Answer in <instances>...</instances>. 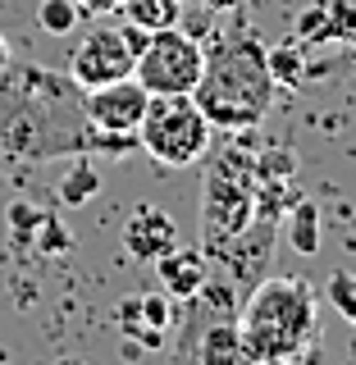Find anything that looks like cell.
<instances>
[{
  "instance_id": "obj_1",
  "label": "cell",
  "mask_w": 356,
  "mask_h": 365,
  "mask_svg": "<svg viewBox=\"0 0 356 365\" xmlns=\"http://www.w3.org/2000/svg\"><path fill=\"white\" fill-rule=\"evenodd\" d=\"M96 151L83 87L41 64L0 73V160H55Z\"/></svg>"
},
{
  "instance_id": "obj_2",
  "label": "cell",
  "mask_w": 356,
  "mask_h": 365,
  "mask_svg": "<svg viewBox=\"0 0 356 365\" xmlns=\"http://www.w3.org/2000/svg\"><path fill=\"white\" fill-rule=\"evenodd\" d=\"M192 101L215 133H247L274 106V78L265 46L251 32H228L224 41L205 46V68L192 87Z\"/></svg>"
},
{
  "instance_id": "obj_3",
  "label": "cell",
  "mask_w": 356,
  "mask_h": 365,
  "mask_svg": "<svg viewBox=\"0 0 356 365\" xmlns=\"http://www.w3.org/2000/svg\"><path fill=\"white\" fill-rule=\"evenodd\" d=\"M256 365H293L297 356L320 342V297L306 279H283L265 274L247 292L243 315H238Z\"/></svg>"
},
{
  "instance_id": "obj_4",
  "label": "cell",
  "mask_w": 356,
  "mask_h": 365,
  "mask_svg": "<svg viewBox=\"0 0 356 365\" xmlns=\"http://www.w3.org/2000/svg\"><path fill=\"white\" fill-rule=\"evenodd\" d=\"M256 220V151L228 146L210 160L201 187V251L215 256Z\"/></svg>"
},
{
  "instance_id": "obj_5",
  "label": "cell",
  "mask_w": 356,
  "mask_h": 365,
  "mask_svg": "<svg viewBox=\"0 0 356 365\" xmlns=\"http://www.w3.org/2000/svg\"><path fill=\"white\" fill-rule=\"evenodd\" d=\"M210 123L197 110L192 96H151L142 123H137V146L165 169H192L210 151Z\"/></svg>"
},
{
  "instance_id": "obj_6",
  "label": "cell",
  "mask_w": 356,
  "mask_h": 365,
  "mask_svg": "<svg viewBox=\"0 0 356 365\" xmlns=\"http://www.w3.org/2000/svg\"><path fill=\"white\" fill-rule=\"evenodd\" d=\"M201 68H205V46L183 23H174V28H160L146 37V46L133 60V78L151 96H192Z\"/></svg>"
},
{
  "instance_id": "obj_7",
  "label": "cell",
  "mask_w": 356,
  "mask_h": 365,
  "mask_svg": "<svg viewBox=\"0 0 356 365\" xmlns=\"http://www.w3.org/2000/svg\"><path fill=\"white\" fill-rule=\"evenodd\" d=\"M133 60L137 55L128 51L119 23H96V28L73 46V55H68V78L83 91H91V87L119 83V78H133Z\"/></svg>"
},
{
  "instance_id": "obj_8",
  "label": "cell",
  "mask_w": 356,
  "mask_h": 365,
  "mask_svg": "<svg viewBox=\"0 0 356 365\" xmlns=\"http://www.w3.org/2000/svg\"><path fill=\"white\" fill-rule=\"evenodd\" d=\"M274 242H279V224L274 220H251L243 233H238L224 251H215L210 260L220 265V279H228L238 292H251L270 274Z\"/></svg>"
},
{
  "instance_id": "obj_9",
  "label": "cell",
  "mask_w": 356,
  "mask_h": 365,
  "mask_svg": "<svg viewBox=\"0 0 356 365\" xmlns=\"http://www.w3.org/2000/svg\"><path fill=\"white\" fill-rule=\"evenodd\" d=\"M146 106H151V91L137 83V78H119V83L83 91L87 123L96 133H133L137 137V123H142Z\"/></svg>"
},
{
  "instance_id": "obj_10",
  "label": "cell",
  "mask_w": 356,
  "mask_h": 365,
  "mask_svg": "<svg viewBox=\"0 0 356 365\" xmlns=\"http://www.w3.org/2000/svg\"><path fill=\"white\" fill-rule=\"evenodd\" d=\"M174 247H178V224L160 205H137L123 220V256L137 260V265H151L156 256H165Z\"/></svg>"
},
{
  "instance_id": "obj_11",
  "label": "cell",
  "mask_w": 356,
  "mask_h": 365,
  "mask_svg": "<svg viewBox=\"0 0 356 365\" xmlns=\"http://www.w3.org/2000/svg\"><path fill=\"white\" fill-rule=\"evenodd\" d=\"M151 265H156L160 288L174 297V302H192L205 288V279H210V256L201 247H174L165 256H156Z\"/></svg>"
},
{
  "instance_id": "obj_12",
  "label": "cell",
  "mask_w": 356,
  "mask_h": 365,
  "mask_svg": "<svg viewBox=\"0 0 356 365\" xmlns=\"http://www.w3.org/2000/svg\"><path fill=\"white\" fill-rule=\"evenodd\" d=\"M192 365H256L238 319H210L201 324L197 347H192Z\"/></svg>"
},
{
  "instance_id": "obj_13",
  "label": "cell",
  "mask_w": 356,
  "mask_h": 365,
  "mask_svg": "<svg viewBox=\"0 0 356 365\" xmlns=\"http://www.w3.org/2000/svg\"><path fill=\"white\" fill-rule=\"evenodd\" d=\"M283 242H288L297 256H306L311 260L315 251H320V210H315V201H306V197H297L288 210H283Z\"/></svg>"
},
{
  "instance_id": "obj_14",
  "label": "cell",
  "mask_w": 356,
  "mask_h": 365,
  "mask_svg": "<svg viewBox=\"0 0 356 365\" xmlns=\"http://www.w3.org/2000/svg\"><path fill=\"white\" fill-rule=\"evenodd\" d=\"M119 14H123V23L160 32V28L183 23V0H119Z\"/></svg>"
},
{
  "instance_id": "obj_15",
  "label": "cell",
  "mask_w": 356,
  "mask_h": 365,
  "mask_svg": "<svg viewBox=\"0 0 356 365\" xmlns=\"http://www.w3.org/2000/svg\"><path fill=\"white\" fill-rule=\"evenodd\" d=\"M265 60H270V78H274V87H306V78H311V64H306V55H302V46H274V51H265Z\"/></svg>"
},
{
  "instance_id": "obj_16",
  "label": "cell",
  "mask_w": 356,
  "mask_h": 365,
  "mask_svg": "<svg viewBox=\"0 0 356 365\" xmlns=\"http://www.w3.org/2000/svg\"><path fill=\"white\" fill-rule=\"evenodd\" d=\"M55 192H60V201L68 205V210H73V205H87L101 192V174L91 169V160H73V165L64 169V178H60Z\"/></svg>"
},
{
  "instance_id": "obj_17",
  "label": "cell",
  "mask_w": 356,
  "mask_h": 365,
  "mask_svg": "<svg viewBox=\"0 0 356 365\" xmlns=\"http://www.w3.org/2000/svg\"><path fill=\"white\" fill-rule=\"evenodd\" d=\"M78 5L73 0H37V23L46 37H68V32L78 28Z\"/></svg>"
},
{
  "instance_id": "obj_18",
  "label": "cell",
  "mask_w": 356,
  "mask_h": 365,
  "mask_svg": "<svg viewBox=\"0 0 356 365\" xmlns=\"http://www.w3.org/2000/svg\"><path fill=\"white\" fill-rule=\"evenodd\" d=\"M297 41H302V46L334 41V19H329V5H325V0L297 14Z\"/></svg>"
},
{
  "instance_id": "obj_19",
  "label": "cell",
  "mask_w": 356,
  "mask_h": 365,
  "mask_svg": "<svg viewBox=\"0 0 356 365\" xmlns=\"http://www.w3.org/2000/svg\"><path fill=\"white\" fill-rule=\"evenodd\" d=\"M137 315H142V324H146V329H156V334H165V338H169V324H174V297H169L165 288L137 297Z\"/></svg>"
},
{
  "instance_id": "obj_20",
  "label": "cell",
  "mask_w": 356,
  "mask_h": 365,
  "mask_svg": "<svg viewBox=\"0 0 356 365\" xmlns=\"http://www.w3.org/2000/svg\"><path fill=\"white\" fill-rule=\"evenodd\" d=\"M5 220H9V237H14L19 247H28L32 251V237H37V228L46 220V210H37V205H28V201H14L5 210Z\"/></svg>"
},
{
  "instance_id": "obj_21",
  "label": "cell",
  "mask_w": 356,
  "mask_h": 365,
  "mask_svg": "<svg viewBox=\"0 0 356 365\" xmlns=\"http://www.w3.org/2000/svg\"><path fill=\"white\" fill-rule=\"evenodd\" d=\"M329 302L342 319L356 324V269H334L329 274Z\"/></svg>"
},
{
  "instance_id": "obj_22",
  "label": "cell",
  "mask_w": 356,
  "mask_h": 365,
  "mask_svg": "<svg viewBox=\"0 0 356 365\" xmlns=\"http://www.w3.org/2000/svg\"><path fill=\"white\" fill-rule=\"evenodd\" d=\"M119 324H123V334H128L137 347H146V351H160V347H165V334H156V329L142 324V315H137V297L119 306Z\"/></svg>"
},
{
  "instance_id": "obj_23",
  "label": "cell",
  "mask_w": 356,
  "mask_h": 365,
  "mask_svg": "<svg viewBox=\"0 0 356 365\" xmlns=\"http://www.w3.org/2000/svg\"><path fill=\"white\" fill-rule=\"evenodd\" d=\"M297 174V155L288 146H265V151H256V182L260 178H293Z\"/></svg>"
},
{
  "instance_id": "obj_24",
  "label": "cell",
  "mask_w": 356,
  "mask_h": 365,
  "mask_svg": "<svg viewBox=\"0 0 356 365\" xmlns=\"http://www.w3.org/2000/svg\"><path fill=\"white\" fill-rule=\"evenodd\" d=\"M73 247V237H68V228L55 220V215H46L41 228H37V237H32V251H41V256H60V251Z\"/></svg>"
},
{
  "instance_id": "obj_25",
  "label": "cell",
  "mask_w": 356,
  "mask_h": 365,
  "mask_svg": "<svg viewBox=\"0 0 356 365\" xmlns=\"http://www.w3.org/2000/svg\"><path fill=\"white\" fill-rule=\"evenodd\" d=\"M325 5H329V19H334V41L356 37V0H325Z\"/></svg>"
},
{
  "instance_id": "obj_26",
  "label": "cell",
  "mask_w": 356,
  "mask_h": 365,
  "mask_svg": "<svg viewBox=\"0 0 356 365\" xmlns=\"http://www.w3.org/2000/svg\"><path fill=\"white\" fill-rule=\"evenodd\" d=\"M78 5V14H87V19H110V14H119V0H73Z\"/></svg>"
},
{
  "instance_id": "obj_27",
  "label": "cell",
  "mask_w": 356,
  "mask_h": 365,
  "mask_svg": "<svg viewBox=\"0 0 356 365\" xmlns=\"http://www.w3.org/2000/svg\"><path fill=\"white\" fill-rule=\"evenodd\" d=\"M293 365H325V351H320V342H315L311 351H306V356H297Z\"/></svg>"
},
{
  "instance_id": "obj_28",
  "label": "cell",
  "mask_w": 356,
  "mask_h": 365,
  "mask_svg": "<svg viewBox=\"0 0 356 365\" xmlns=\"http://www.w3.org/2000/svg\"><path fill=\"white\" fill-rule=\"evenodd\" d=\"M14 64V51H9V41H5V32H0V73Z\"/></svg>"
},
{
  "instance_id": "obj_29",
  "label": "cell",
  "mask_w": 356,
  "mask_h": 365,
  "mask_svg": "<svg viewBox=\"0 0 356 365\" xmlns=\"http://www.w3.org/2000/svg\"><path fill=\"white\" fill-rule=\"evenodd\" d=\"M201 5H205V9H215V14H220V9H238V5H243V0H201Z\"/></svg>"
},
{
  "instance_id": "obj_30",
  "label": "cell",
  "mask_w": 356,
  "mask_h": 365,
  "mask_svg": "<svg viewBox=\"0 0 356 365\" xmlns=\"http://www.w3.org/2000/svg\"><path fill=\"white\" fill-rule=\"evenodd\" d=\"M347 41H352V46H347V64L356 68V37H347Z\"/></svg>"
},
{
  "instance_id": "obj_31",
  "label": "cell",
  "mask_w": 356,
  "mask_h": 365,
  "mask_svg": "<svg viewBox=\"0 0 356 365\" xmlns=\"http://www.w3.org/2000/svg\"><path fill=\"white\" fill-rule=\"evenodd\" d=\"M60 365H83V361H60Z\"/></svg>"
},
{
  "instance_id": "obj_32",
  "label": "cell",
  "mask_w": 356,
  "mask_h": 365,
  "mask_svg": "<svg viewBox=\"0 0 356 365\" xmlns=\"http://www.w3.org/2000/svg\"><path fill=\"white\" fill-rule=\"evenodd\" d=\"M0 365H5V351H0Z\"/></svg>"
},
{
  "instance_id": "obj_33",
  "label": "cell",
  "mask_w": 356,
  "mask_h": 365,
  "mask_svg": "<svg viewBox=\"0 0 356 365\" xmlns=\"http://www.w3.org/2000/svg\"><path fill=\"white\" fill-rule=\"evenodd\" d=\"M183 5H188V0H183Z\"/></svg>"
}]
</instances>
